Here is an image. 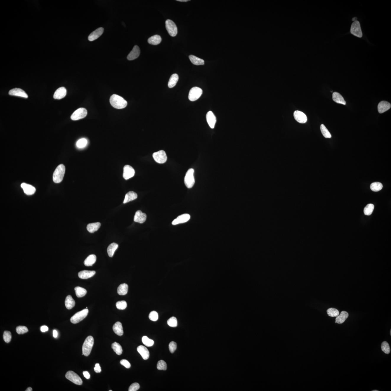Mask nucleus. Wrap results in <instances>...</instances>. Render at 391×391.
<instances>
[{
  "label": "nucleus",
  "instance_id": "9b49d317",
  "mask_svg": "<svg viewBox=\"0 0 391 391\" xmlns=\"http://www.w3.org/2000/svg\"><path fill=\"white\" fill-rule=\"evenodd\" d=\"M87 111L86 109L83 108L77 109L72 114L71 119L72 120H77L85 118L86 116Z\"/></svg>",
  "mask_w": 391,
  "mask_h": 391
},
{
  "label": "nucleus",
  "instance_id": "393cba45",
  "mask_svg": "<svg viewBox=\"0 0 391 391\" xmlns=\"http://www.w3.org/2000/svg\"><path fill=\"white\" fill-rule=\"evenodd\" d=\"M113 330L116 334L119 336L123 335L124 331L121 323L119 322H116L113 326Z\"/></svg>",
  "mask_w": 391,
  "mask_h": 391
},
{
  "label": "nucleus",
  "instance_id": "603ef678",
  "mask_svg": "<svg viewBox=\"0 0 391 391\" xmlns=\"http://www.w3.org/2000/svg\"><path fill=\"white\" fill-rule=\"evenodd\" d=\"M150 319L153 321H157L158 319V314L155 311H152L149 315Z\"/></svg>",
  "mask_w": 391,
  "mask_h": 391
},
{
  "label": "nucleus",
  "instance_id": "37998d69",
  "mask_svg": "<svg viewBox=\"0 0 391 391\" xmlns=\"http://www.w3.org/2000/svg\"><path fill=\"white\" fill-rule=\"evenodd\" d=\"M142 342L146 346L150 347H152L154 344V341L152 339L149 338L146 336H144L142 338Z\"/></svg>",
  "mask_w": 391,
  "mask_h": 391
},
{
  "label": "nucleus",
  "instance_id": "aec40b11",
  "mask_svg": "<svg viewBox=\"0 0 391 391\" xmlns=\"http://www.w3.org/2000/svg\"><path fill=\"white\" fill-rule=\"evenodd\" d=\"M391 104L389 102L384 101H381L378 104V111L379 113H383L389 110L391 108Z\"/></svg>",
  "mask_w": 391,
  "mask_h": 391
},
{
  "label": "nucleus",
  "instance_id": "f8f14e48",
  "mask_svg": "<svg viewBox=\"0 0 391 391\" xmlns=\"http://www.w3.org/2000/svg\"><path fill=\"white\" fill-rule=\"evenodd\" d=\"M123 177L125 180L132 178L135 174L134 168L129 165H125L124 167Z\"/></svg>",
  "mask_w": 391,
  "mask_h": 391
},
{
  "label": "nucleus",
  "instance_id": "58836bf2",
  "mask_svg": "<svg viewBox=\"0 0 391 391\" xmlns=\"http://www.w3.org/2000/svg\"><path fill=\"white\" fill-rule=\"evenodd\" d=\"M370 188L371 191L374 192H378L382 189L383 185L381 183L376 182L371 183Z\"/></svg>",
  "mask_w": 391,
  "mask_h": 391
},
{
  "label": "nucleus",
  "instance_id": "4c0bfd02",
  "mask_svg": "<svg viewBox=\"0 0 391 391\" xmlns=\"http://www.w3.org/2000/svg\"><path fill=\"white\" fill-rule=\"evenodd\" d=\"M112 348L114 351L117 355H120L122 353L123 349L119 344L116 342H114L112 344Z\"/></svg>",
  "mask_w": 391,
  "mask_h": 391
},
{
  "label": "nucleus",
  "instance_id": "bf43d9fd",
  "mask_svg": "<svg viewBox=\"0 0 391 391\" xmlns=\"http://www.w3.org/2000/svg\"><path fill=\"white\" fill-rule=\"evenodd\" d=\"M83 374L84 376L86 378V379H89L90 377V376L89 373H88V371H84L83 372Z\"/></svg>",
  "mask_w": 391,
  "mask_h": 391
},
{
  "label": "nucleus",
  "instance_id": "a211bd4d",
  "mask_svg": "<svg viewBox=\"0 0 391 391\" xmlns=\"http://www.w3.org/2000/svg\"><path fill=\"white\" fill-rule=\"evenodd\" d=\"M206 119L207 123L210 128L212 129L215 128V124L216 122V118L213 113L211 111L207 112L206 115Z\"/></svg>",
  "mask_w": 391,
  "mask_h": 391
},
{
  "label": "nucleus",
  "instance_id": "9d476101",
  "mask_svg": "<svg viewBox=\"0 0 391 391\" xmlns=\"http://www.w3.org/2000/svg\"><path fill=\"white\" fill-rule=\"evenodd\" d=\"M152 157L155 161L158 163H165L167 160L166 154L165 151L162 150L154 152Z\"/></svg>",
  "mask_w": 391,
  "mask_h": 391
},
{
  "label": "nucleus",
  "instance_id": "4468645a",
  "mask_svg": "<svg viewBox=\"0 0 391 391\" xmlns=\"http://www.w3.org/2000/svg\"><path fill=\"white\" fill-rule=\"evenodd\" d=\"M21 186L23 189L24 193L27 195H33L36 192V188L31 185L23 183L21 185Z\"/></svg>",
  "mask_w": 391,
  "mask_h": 391
},
{
  "label": "nucleus",
  "instance_id": "5fc2aeb1",
  "mask_svg": "<svg viewBox=\"0 0 391 391\" xmlns=\"http://www.w3.org/2000/svg\"><path fill=\"white\" fill-rule=\"evenodd\" d=\"M140 386L137 383H134L130 386L129 388V391H136L139 389Z\"/></svg>",
  "mask_w": 391,
  "mask_h": 391
},
{
  "label": "nucleus",
  "instance_id": "72a5a7b5",
  "mask_svg": "<svg viewBox=\"0 0 391 391\" xmlns=\"http://www.w3.org/2000/svg\"><path fill=\"white\" fill-rule=\"evenodd\" d=\"M162 38L158 35H155L150 38L148 40V42L150 44L153 45H157L161 43Z\"/></svg>",
  "mask_w": 391,
  "mask_h": 391
},
{
  "label": "nucleus",
  "instance_id": "412c9836",
  "mask_svg": "<svg viewBox=\"0 0 391 391\" xmlns=\"http://www.w3.org/2000/svg\"><path fill=\"white\" fill-rule=\"evenodd\" d=\"M146 218L147 216L145 213H142L141 210H138L135 214L134 220L137 223H142L146 221Z\"/></svg>",
  "mask_w": 391,
  "mask_h": 391
},
{
  "label": "nucleus",
  "instance_id": "69168bd1",
  "mask_svg": "<svg viewBox=\"0 0 391 391\" xmlns=\"http://www.w3.org/2000/svg\"><path fill=\"white\" fill-rule=\"evenodd\" d=\"M390 335H391V330H390Z\"/></svg>",
  "mask_w": 391,
  "mask_h": 391
},
{
  "label": "nucleus",
  "instance_id": "5701e85b",
  "mask_svg": "<svg viewBox=\"0 0 391 391\" xmlns=\"http://www.w3.org/2000/svg\"><path fill=\"white\" fill-rule=\"evenodd\" d=\"M66 95V90L64 87H61L55 92L53 95L54 99H61L65 97Z\"/></svg>",
  "mask_w": 391,
  "mask_h": 391
},
{
  "label": "nucleus",
  "instance_id": "7ed1b4c3",
  "mask_svg": "<svg viewBox=\"0 0 391 391\" xmlns=\"http://www.w3.org/2000/svg\"><path fill=\"white\" fill-rule=\"evenodd\" d=\"M94 344V339L92 336H89L86 338L82 346V353L84 355L88 356L90 355Z\"/></svg>",
  "mask_w": 391,
  "mask_h": 391
},
{
  "label": "nucleus",
  "instance_id": "c756f323",
  "mask_svg": "<svg viewBox=\"0 0 391 391\" xmlns=\"http://www.w3.org/2000/svg\"><path fill=\"white\" fill-rule=\"evenodd\" d=\"M96 260V256L94 254H92L87 257L84 262V264L85 266H91L95 263Z\"/></svg>",
  "mask_w": 391,
  "mask_h": 391
},
{
  "label": "nucleus",
  "instance_id": "39448f33",
  "mask_svg": "<svg viewBox=\"0 0 391 391\" xmlns=\"http://www.w3.org/2000/svg\"><path fill=\"white\" fill-rule=\"evenodd\" d=\"M88 311H89L87 309H85L77 312L71 318V322L73 324H76L80 322L86 317L88 314Z\"/></svg>",
  "mask_w": 391,
  "mask_h": 391
},
{
  "label": "nucleus",
  "instance_id": "f3484780",
  "mask_svg": "<svg viewBox=\"0 0 391 391\" xmlns=\"http://www.w3.org/2000/svg\"><path fill=\"white\" fill-rule=\"evenodd\" d=\"M140 54V50L137 46H135L132 50L127 56V59L129 61L134 60L139 57Z\"/></svg>",
  "mask_w": 391,
  "mask_h": 391
},
{
  "label": "nucleus",
  "instance_id": "c85d7f7f",
  "mask_svg": "<svg viewBox=\"0 0 391 391\" xmlns=\"http://www.w3.org/2000/svg\"><path fill=\"white\" fill-rule=\"evenodd\" d=\"M101 226V223L99 222L90 223L87 225V229L89 232L94 233L97 231Z\"/></svg>",
  "mask_w": 391,
  "mask_h": 391
},
{
  "label": "nucleus",
  "instance_id": "e433bc0d",
  "mask_svg": "<svg viewBox=\"0 0 391 391\" xmlns=\"http://www.w3.org/2000/svg\"><path fill=\"white\" fill-rule=\"evenodd\" d=\"M74 289L77 296L78 298L84 296L87 293L86 289L80 286H77Z\"/></svg>",
  "mask_w": 391,
  "mask_h": 391
},
{
  "label": "nucleus",
  "instance_id": "ddd939ff",
  "mask_svg": "<svg viewBox=\"0 0 391 391\" xmlns=\"http://www.w3.org/2000/svg\"><path fill=\"white\" fill-rule=\"evenodd\" d=\"M293 116L295 120L299 123H305L308 120L306 115L304 113L300 111H295L294 112Z\"/></svg>",
  "mask_w": 391,
  "mask_h": 391
},
{
  "label": "nucleus",
  "instance_id": "4be33fe9",
  "mask_svg": "<svg viewBox=\"0 0 391 391\" xmlns=\"http://www.w3.org/2000/svg\"><path fill=\"white\" fill-rule=\"evenodd\" d=\"M95 273L96 272L94 271L83 270V271L79 272L78 273V275L80 279H87L92 277L95 274Z\"/></svg>",
  "mask_w": 391,
  "mask_h": 391
},
{
  "label": "nucleus",
  "instance_id": "cd10ccee",
  "mask_svg": "<svg viewBox=\"0 0 391 391\" xmlns=\"http://www.w3.org/2000/svg\"><path fill=\"white\" fill-rule=\"evenodd\" d=\"M137 197V194L133 191H130L126 194L123 203L126 204L131 201L134 200Z\"/></svg>",
  "mask_w": 391,
  "mask_h": 391
},
{
  "label": "nucleus",
  "instance_id": "de8ad7c7",
  "mask_svg": "<svg viewBox=\"0 0 391 391\" xmlns=\"http://www.w3.org/2000/svg\"><path fill=\"white\" fill-rule=\"evenodd\" d=\"M167 324L171 327H176L178 325L177 320L175 317H172L167 321Z\"/></svg>",
  "mask_w": 391,
  "mask_h": 391
},
{
  "label": "nucleus",
  "instance_id": "8fccbe9b",
  "mask_svg": "<svg viewBox=\"0 0 391 391\" xmlns=\"http://www.w3.org/2000/svg\"><path fill=\"white\" fill-rule=\"evenodd\" d=\"M16 331L19 334H22L28 332V330L25 326H19L16 328Z\"/></svg>",
  "mask_w": 391,
  "mask_h": 391
},
{
  "label": "nucleus",
  "instance_id": "e2e57ef3",
  "mask_svg": "<svg viewBox=\"0 0 391 391\" xmlns=\"http://www.w3.org/2000/svg\"><path fill=\"white\" fill-rule=\"evenodd\" d=\"M25 391H33V389H32V388H31V387H29L28 388H27V389H26V390H25Z\"/></svg>",
  "mask_w": 391,
  "mask_h": 391
},
{
  "label": "nucleus",
  "instance_id": "7c9ffc66",
  "mask_svg": "<svg viewBox=\"0 0 391 391\" xmlns=\"http://www.w3.org/2000/svg\"><path fill=\"white\" fill-rule=\"evenodd\" d=\"M75 301L72 298L71 296H67L66 297L65 301V305L66 308L68 309H71L75 305Z\"/></svg>",
  "mask_w": 391,
  "mask_h": 391
},
{
  "label": "nucleus",
  "instance_id": "6e6d98bb",
  "mask_svg": "<svg viewBox=\"0 0 391 391\" xmlns=\"http://www.w3.org/2000/svg\"><path fill=\"white\" fill-rule=\"evenodd\" d=\"M120 363L121 364L123 365V366H125V367L127 368V369H129V368H130V366H131V365H130L129 362L128 360H121Z\"/></svg>",
  "mask_w": 391,
  "mask_h": 391
},
{
  "label": "nucleus",
  "instance_id": "6e6552de",
  "mask_svg": "<svg viewBox=\"0 0 391 391\" xmlns=\"http://www.w3.org/2000/svg\"><path fill=\"white\" fill-rule=\"evenodd\" d=\"M166 27L169 34L172 37L176 36L178 33L177 28L174 22L168 19L166 21Z\"/></svg>",
  "mask_w": 391,
  "mask_h": 391
},
{
  "label": "nucleus",
  "instance_id": "49530a36",
  "mask_svg": "<svg viewBox=\"0 0 391 391\" xmlns=\"http://www.w3.org/2000/svg\"><path fill=\"white\" fill-rule=\"evenodd\" d=\"M157 368L159 370L166 371L167 369L166 363L163 360H159L157 363Z\"/></svg>",
  "mask_w": 391,
  "mask_h": 391
},
{
  "label": "nucleus",
  "instance_id": "c03bdc74",
  "mask_svg": "<svg viewBox=\"0 0 391 391\" xmlns=\"http://www.w3.org/2000/svg\"><path fill=\"white\" fill-rule=\"evenodd\" d=\"M381 350L384 353L388 354L390 353V348L389 344L387 342L384 341L381 344Z\"/></svg>",
  "mask_w": 391,
  "mask_h": 391
},
{
  "label": "nucleus",
  "instance_id": "a878e982",
  "mask_svg": "<svg viewBox=\"0 0 391 391\" xmlns=\"http://www.w3.org/2000/svg\"><path fill=\"white\" fill-rule=\"evenodd\" d=\"M332 99L335 102L337 103L342 104L344 105L346 104V103L344 100L343 97L339 93L336 92L333 93Z\"/></svg>",
  "mask_w": 391,
  "mask_h": 391
},
{
  "label": "nucleus",
  "instance_id": "3c124183",
  "mask_svg": "<svg viewBox=\"0 0 391 391\" xmlns=\"http://www.w3.org/2000/svg\"><path fill=\"white\" fill-rule=\"evenodd\" d=\"M11 337L12 336L10 331H4L3 335V338L5 342L9 343L11 341Z\"/></svg>",
  "mask_w": 391,
  "mask_h": 391
},
{
  "label": "nucleus",
  "instance_id": "680f3d73",
  "mask_svg": "<svg viewBox=\"0 0 391 391\" xmlns=\"http://www.w3.org/2000/svg\"><path fill=\"white\" fill-rule=\"evenodd\" d=\"M177 1H181V2H187V1H188V0H177Z\"/></svg>",
  "mask_w": 391,
  "mask_h": 391
},
{
  "label": "nucleus",
  "instance_id": "a18cd8bd",
  "mask_svg": "<svg viewBox=\"0 0 391 391\" xmlns=\"http://www.w3.org/2000/svg\"><path fill=\"white\" fill-rule=\"evenodd\" d=\"M87 141L85 138H81L77 142L76 145L79 148H82L87 145Z\"/></svg>",
  "mask_w": 391,
  "mask_h": 391
},
{
  "label": "nucleus",
  "instance_id": "2f4dec72",
  "mask_svg": "<svg viewBox=\"0 0 391 391\" xmlns=\"http://www.w3.org/2000/svg\"><path fill=\"white\" fill-rule=\"evenodd\" d=\"M128 284L124 283L120 284L117 288V292L119 295L124 296L128 293Z\"/></svg>",
  "mask_w": 391,
  "mask_h": 391
},
{
  "label": "nucleus",
  "instance_id": "2eb2a0df",
  "mask_svg": "<svg viewBox=\"0 0 391 391\" xmlns=\"http://www.w3.org/2000/svg\"><path fill=\"white\" fill-rule=\"evenodd\" d=\"M191 216L189 214H184L179 215L172 222V224L176 225L188 222L190 219Z\"/></svg>",
  "mask_w": 391,
  "mask_h": 391
},
{
  "label": "nucleus",
  "instance_id": "f257e3e1",
  "mask_svg": "<svg viewBox=\"0 0 391 391\" xmlns=\"http://www.w3.org/2000/svg\"><path fill=\"white\" fill-rule=\"evenodd\" d=\"M111 105L115 108L121 109L125 108L127 105V102L123 98L118 95H113L110 98Z\"/></svg>",
  "mask_w": 391,
  "mask_h": 391
},
{
  "label": "nucleus",
  "instance_id": "b1692460",
  "mask_svg": "<svg viewBox=\"0 0 391 391\" xmlns=\"http://www.w3.org/2000/svg\"><path fill=\"white\" fill-rule=\"evenodd\" d=\"M137 350L138 353L142 357L143 359L146 360L149 358L150 356L149 352L145 347L143 345H139L137 347Z\"/></svg>",
  "mask_w": 391,
  "mask_h": 391
},
{
  "label": "nucleus",
  "instance_id": "6ab92c4d",
  "mask_svg": "<svg viewBox=\"0 0 391 391\" xmlns=\"http://www.w3.org/2000/svg\"><path fill=\"white\" fill-rule=\"evenodd\" d=\"M10 95L20 96L25 98H28V95L23 90L19 88H14L10 90L9 92Z\"/></svg>",
  "mask_w": 391,
  "mask_h": 391
},
{
  "label": "nucleus",
  "instance_id": "052dcab7",
  "mask_svg": "<svg viewBox=\"0 0 391 391\" xmlns=\"http://www.w3.org/2000/svg\"><path fill=\"white\" fill-rule=\"evenodd\" d=\"M53 337L55 338H57L58 336V332L57 331H56V330H54L53 331Z\"/></svg>",
  "mask_w": 391,
  "mask_h": 391
},
{
  "label": "nucleus",
  "instance_id": "0eeeda50",
  "mask_svg": "<svg viewBox=\"0 0 391 391\" xmlns=\"http://www.w3.org/2000/svg\"><path fill=\"white\" fill-rule=\"evenodd\" d=\"M65 377L68 380L74 384L79 385L82 384L83 381L81 378L77 373L74 372L73 371H67L65 375Z\"/></svg>",
  "mask_w": 391,
  "mask_h": 391
},
{
  "label": "nucleus",
  "instance_id": "864d4df0",
  "mask_svg": "<svg viewBox=\"0 0 391 391\" xmlns=\"http://www.w3.org/2000/svg\"><path fill=\"white\" fill-rule=\"evenodd\" d=\"M177 348V344L174 342H171L169 344V349L171 353H173Z\"/></svg>",
  "mask_w": 391,
  "mask_h": 391
},
{
  "label": "nucleus",
  "instance_id": "f03ea898",
  "mask_svg": "<svg viewBox=\"0 0 391 391\" xmlns=\"http://www.w3.org/2000/svg\"><path fill=\"white\" fill-rule=\"evenodd\" d=\"M65 167L63 164L58 166L53 174V179L54 182L59 183L62 181L65 175Z\"/></svg>",
  "mask_w": 391,
  "mask_h": 391
},
{
  "label": "nucleus",
  "instance_id": "20e7f679",
  "mask_svg": "<svg viewBox=\"0 0 391 391\" xmlns=\"http://www.w3.org/2000/svg\"><path fill=\"white\" fill-rule=\"evenodd\" d=\"M194 169H189L185 175L184 182L185 185L188 188H192L195 183L194 177Z\"/></svg>",
  "mask_w": 391,
  "mask_h": 391
},
{
  "label": "nucleus",
  "instance_id": "dca6fc26",
  "mask_svg": "<svg viewBox=\"0 0 391 391\" xmlns=\"http://www.w3.org/2000/svg\"><path fill=\"white\" fill-rule=\"evenodd\" d=\"M104 28L102 27H100L92 33L88 37V40L90 41H94L96 40L104 32Z\"/></svg>",
  "mask_w": 391,
  "mask_h": 391
},
{
  "label": "nucleus",
  "instance_id": "423d86ee",
  "mask_svg": "<svg viewBox=\"0 0 391 391\" xmlns=\"http://www.w3.org/2000/svg\"><path fill=\"white\" fill-rule=\"evenodd\" d=\"M202 94V90L198 87H194L189 91L188 98L190 100L195 101L200 97Z\"/></svg>",
  "mask_w": 391,
  "mask_h": 391
},
{
  "label": "nucleus",
  "instance_id": "ea45409f",
  "mask_svg": "<svg viewBox=\"0 0 391 391\" xmlns=\"http://www.w3.org/2000/svg\"><path fill=\"white\" fill-rule=\"evenodd\" d=\"M374 209V205L373 204H368L365 207L364 210L365 215H371Z\"/></svg>",
  "mask_w": 391,
  "mask_h": 391
},
{
  "label": "nucleus",
  "instance_id": "a19ab883",
  "mask_svg": "<svg viewBox=\"0 0 391 391\" xmlns=\"http://www.w3.org/2000/svg\"><path fill=\"white\" fill-rule=\"evenodd\" d=\"M327 314L329 316L335 317L338 316L339 314V312L337 309L334 308H330L328 309L327 311Z\"/></svg>",
  "mask_w": 391,
  "mask_h": 391
},
{
  "label": "nucleus",
  "instance_id": "79ce46f5",
  "mask_svg": "<svg viewBox=\"0 0 391 391\" xmlns=\"http://www.w3.org/2000/svg\"><path fill=\"white\" fill-rule=\"evenodd\" d=\"M323 136L326 138H331V135L330 133L329 130L326 128V127L323 124H322L320 127Z\"/></svg>",
  "mask_w": 391,
  "mask_h": 391
},
{
  "label": "nucleus",
  "instance_id": "473e14b6",
  "mask_svg": "<svg viewBox=\"0 0 391 391\" xmlns=\"http://www.w3.org/2000/svg\"><path fill=\"white\" fill-rule=\"evenodd\" d=\"M189 59L193 64L196 65H204V61L203 59H200L195 56L191 55L189 56Z\"/></svg>",
  "mask_w": 391,
  "mask_h": 391
},
{
  "label": "nucleus",
  "instance_id": "0e129e2a",
  "mask_svg": "<svg viewBox=\"0 0 391 391\" xmlns=\"http://www.w3.org/2000/svg\"><path fill=\"white\" fill-rule=\"evenodd\" d=\"M373 391H379V390H373Z\"/></svg>",
  "mask_w": 391,
  "mask_h": 391
},
{
  "label": "nucleus",
  "instance_id": "1a4fd4ad",
  "mask_svg": "<svg viewBox=\"0 0 391 391\" xmlns=\"http://www.w3.org/2000/svg\"><path fill=\"white\" fill-rule=\"evenodd\" d=\"M351 33L352 34L359 38H361L363 36V33L361 31L360 22L358 21H355L352 24L350 30Z\"/></svg>",
  "mask_w": 391,
  "mask_h": 391
},
{
  "label": "nucleus",
  "instance_id": "c9c22d12",
  "mask_svg": "<svg viewBox=\"0 0 391 391\" xmlns=\"http://www.w3.org/2000/svg\"><path fill=\"white\" fill-rule=\"evenodd\" d=\"M118 247V244L115 243H113L108 246L107 248V253L109 256L112 257L113 256L115 251Z\"/></svg>",
  "mask_w": 391,
  "mask_h": 391
},
{
  "label": "nucleus",
  "instance_id": "f704fd0d",
  "mask_svg": "<svg viewBox=\"0 0 391 391\" xmlns=\"http://www.w3.org/2000/svg\"><path fill=\"white\" fill-rule=\"evenodd\" d=\"M179 80V76L177 74H174L171 76L169 80L168 86L170 88H173L176 85Z\"/></svg>",
  "mask_w": 391,
  "mask_h": 391
},
{
  "label": "nucleus",
  "instance_id": "09e8293b",
  "mask_svg": "<svg viewBox=\"0 0 391 391\" xmlns=\"http://www.w3.org/2000/svg\"><path fill=\"white\" fill-rule=\"evenodd\" d=\"M127 306L126 302L125 301H119L116 303V306L117 309L119 310H124Z\"/></svg>",
  "mask_w": 391,
  "mask_h": 391
},
{
  "label": "nucleus",
  "instance_id": "bb28decb",
  "mask_svg": "<svg viewBox=\"0 0 391 391\" xmlns=\"http://www.w3.org/2000/svg\"><path fill=\"white\" fill-rule=\"evenodd\" d=\"M349 314L347 312L344 311L341 312L340 314L336 317L337 318H336L335 323L342 324L345 322Z\"/></svg>",
  "mask_w": 391,
  "mask_h": 391
},
{
  "label": "nucleus",
  "instance_id": "13d9d810",
  "mask_svg": "<svg viewBox=\"0 0 391 391\" xmlns=\"http://www.w3.org/2000/svg\"><path fill=\"white\" fill-rule=\"evenodd\" d=\"M40 330H41V331L42 332H46V331H47L48 330H49V329H48V327L47 326H43L41 327Z\"/></svg>",
  "mask_w": 391,
  "mask_h": 391
},
{
  "label": "nucleus",
  "instance_id": "4d7b16f0",
  "mask_svg": "<svg viewBox=\"0 0 391 391\" xmlns=\"http://www.w3.org/2000/svg\"><path fill=\"white\" fill-rule=\"evenodd\" d=\"M94 371L96 373H100L101 371V369L100 366L99 364L97 363L95 364V367L94 368Z\"/></svg>",
  "mask_w": 391,
  "mask_h": 391
}]
</instances>
